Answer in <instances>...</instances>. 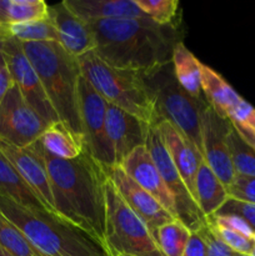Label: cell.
Returning a JSON list of instances; mask_svg holds the SVG:
<instances>
[{
	"label": "cell",
	"mask_w": 255,
	"mask_h": 256,
	"mask_svg": "<svg viewBox=\"0 0 255 256\" xmlns=\"http://www.w3.org/2000/svg\"><path fill=\"white\" fill-rule=\"evenodd\" d=\"M30 146L44 160L58 215L105 244L106 169L86 148L76 159L64 160L50 155L39 140Z\"/></svg>",
	"instance_id": "cell-1"
},
{
	"label": "cell",
	"mask_w": 255,
	"mask_h": 256,
	"mask_svg": "<svg viewBox=\"0 0 255 256\" xmlns=\"http://www.w3.org/2000/svg\"><path fill=\"white\" fill-rule=\"evenodd\" d=\"M96 42L95 52L110 66L146 74L172 62L179 39L178 28L150 19L88 22Z\"/></svg>",
	"instance_id": "cell-2"
},
{
	"label": "cell",
	"mask_w": 255,
	"mask_h": 256,
	"mask_svg": "<svg viewBox=\"0 0 255 256\" xmlns=\"http://www.w3.org/2000/svg\"><path fill=\"white\" fill-rule=\"evenodd\" d=\"M0 212L44 256H112L106 245L59 215L28 209L2 195Z\"/></svg>",
	"instance_id": "cell-3"
},
{
	"label": "cell",
	"mask_w": 255,
	"mask_h": 256,
	"mask_svg": "<svg viewBox=\"0 0 255 256\" xmlns=\"http://www.w3.org/2000/svg\"><path fill=\"white\" fill-rule=\"evenodd\" d=\"M22 46L60 122L74 134L82 136L79 106L82 70L76 58L65 52L59 42H22Z\"/></svg>",
	"instance_id": "cell-4"
},
{
	"label": "cell",
	"mask_w": 255,
	"mask_h": 256,
	"mask_svg": "<svg viewBox=\"0 0 255 256\" xmlns=\"http://www.w3.org/2000/svg\"><path fill=\"white\" fill-rule=\"evenodd\" d=\"M78 62L82 78L109 104L134 115L149 126L162 122L140 72L110 66L95 52L82 55Z\"/></svg>",
	"instance_id": "cell-5"
},
{
	"label": "cell",
	"mask_w": 255,
	"mask_h": 256,
	"mask_svg": "<svg viewBox=\"0 0 255 256\" xmlns=\"http://www.w3.org/2000/svg\"><path fill=\"white\" fill-rule=\"evenodd\" d=\"M142 76L162 120L176 128L202 155V115L209 105L206 99L192 96L180 86L174 75L172 62L142 74Z\"/></svg>",
	"instance_id": "cell-6"
},
{
	"label": "cell",
	"mask_w": 255,
	"mask_h": 256,
	"mask_svg": "<svg viewBox=\"0 0 255 256\" xmlns=\"http://www.w3.org/2000/svg\"><path fill=\"white\" fill-rule=\"evenodd\" d=\"M105 244L110 254L164 256L145 222L124 202L108 176Z\"/></svg>",
	"instance_id": "cell-7"
},
{
	"label": "cell",
	"mask_w": 255,
	"mask_h": 256,
	"mask_svg": "<svg viewBox=\"0 0 255 256\" xmlns=\"http://www.w3.org/2000/svg\"><path fill=\"white\" fill-rule=\"evenodd\" d=\"M145 146L152 155V162L156 165L162 180L174 196L178 220L186 225L188 229L192 232H198L200 228L205 225L206 218L204 216L196 202L192 199V194L182 182L176 166L172 162V156L166 149V145H165L162 134L159 132L158 124L152 125L148 130Z\"/></svg>",
	"instance_id": "cell-8"
},
{
	"label": "cell",
	"mask_w": 255,
	"mask_h": 256,
	"mask_svg": "<svg viewBox=\"0 0 255 256\" xmlns=\"http://www.w3.org/2000/svg\"><path fill=\"white\" fill-rule=\"evenodd\" d=\"M79 106L86 150L105 169L116 166L114 150L106 132L108 102L82 75L79 82Z\"/></svg>",
	"instance_id": "cell-9"
},
{
	"label": "cell",
	"mask_w": 255,
	"mask_h": 256,
	"mask_svg": "<svg viewBox=\"0 0 255 256\" xmlns=\"http://www.w3.org/2000/svg\"><path fill=\"white\" fill-rule=\"evenodd\" d=\"M48 126L14 85L0 104V140L25 149L39 140Z\"/></svg>",
	"instance_id": "cell-10"
},
{
	"label": "cell",
	"mask_w": 255,
	"mask_h": 256,
	"mask_svg": "<svg viewBox=\"0 0 255 256\" xmlns=\"http://www.w3.org/2000/svg\"><path fill=\"white\" fill-rule=\"evenodd\" d=\"M2 58L25 102L49 125L60 122L39 75L22 50V42L14 38L8 39L2 49Z\"/></svg>",
	"instance_id": "cell-11"
},
{
	"label": "cell",
	"mask_w": 255,
	"mask_h": 256,
	"mask_svg": "<svg viewBox=\"0 0 255 256\" xmlns=\"http://www.w3.org/2000/svg\"><path fill=\"white\" fill-rule=\"evenodd\" d=\"M230 129L229 119L220 116L210 105L205 108L202 115V158L226 188L235 178L228 145Z\"/></svg>",
	"instance_id": "cell-12"
},
{
	"label": "cell",
	"mask_w": 255,
	"mask_h": 256,
	"mask_svg": "<svg viewBox=\"0 0 255 256\" xmlns=\"http://www.w3.org/2000/svg\"><path fill=\"white\" fill-rule=\"evenodd\" d=\"M106 174L116 188L120 196L129 205L130 209L145 222L154 239L156 238L158 230L162 225L175 219L158 200H155L149 192L140 188L120 166L116 165L106 169Z\"/></svg>",
	"instance_id": "cell-13"
},
{
	"label": "cell",
	"mask_w": 255,
	"mask_h": 256,
	"mask_svg": "<svg viewBox=\"0 0 255 256\" xmlns=\"http://www.w3.org/2000/svg\"><path fill=\"white\" fill-rule=\"evenodd\" d=\"M0 150L8 158V160L14 165L18 172L26 182V184L46 205L50 212L58 215L54 204V196H52V182H50L44 160L40 158V155L32 146L22 149V148L8 144L2 140H0Z\"/></svg>",
	"instance_id": "cell-14"
},
{
	"label": "cell",
	"mask_w": 255,
	"mask_h": 256,
	"mask_svg": "<svg viewBox=\"0 0 255 256\" xmlns=\"http://www.w3.org/2000/svg\"><path fill=\"white\" fill-rule=\"evenodd\" d=\"M140 188L149 192L155 200L160 202L175 219L176 216V205L172 192L162 180L156 165L152 162V155L146 146L136 148L122 164L119 165Z\"/></svg>",
	"instance_id": "cell-15"
},
{
	"label": "cell",
	"mask_w": 255,
	"mask_h": 256,
	"mask_svg": "<svg viewBox=\"0 0 255 256\" xmlns=\"http://www.w3.org/2000/svg\"><path fill=\"white\" fill-rule=\"evenodd\" d=\"M149 128L134 115L108 102L106 132L118 166L136 148L145 145Z\"/></svg>",
	"instance_id": "cell-16"
},
{
	"label": "cell",
	"mask_w": 255,
	"mask_h": 256,
	"mask_svg": "<svg viewBox=\"0 0 255 256\" xmlns=\"http://www.w3.org/2000/svg\"><path fill=\"white\" fill-rule=\"evenodd\" d=\"M49 18L59 36V44L74 58L95 52L96 42L92 28L85 20L78 16L66 2H62L49 6Z\"/></svg>",
	"instance_id": "cell-17"
},
{
	"label": "cell",
	"mask_w": 255,
	"mask_h": 256,
	"mask_svg": "<svg viewBox=\"0 0 255 256\" xmlns=\"http://www.w3.org/2000/svg\"><path fill=\"white\" fill-rule=\"evenodd\" d=\"M158 128H159V132L166 145L168 152H169L172 162L176 166L182 182L186 185L192 199L196 202L195 180H196L198 172H199L200 164L202 162L204 158L195 148V145L189 139H186L176 128L172 126L169 122L162 120L158 122Z\"/></svg>",
	"instance_id": "cell-18"
},
{
	"label": "cell",
	"mask_w": 255,
	"mask_h": 256,
	"mask_svg": "<svg viewBox=\"0 0 255 256\" xmlns=\"http://www.w3.org/2000/svg\"><path fill=\"white\" fill-rule=\"evenodd\" d=\"M65 2L86 22L149 19L134 0H65Z\"/></svg>",
	"instance_id": "cell-19"
},
{
	"label": "cell",
	"mask_w": 255,
	"mask_h": 256,
	"mask_svg": "<svg viewBox=\"0 0 255 256\" xmlns=\"http://www.w3.org/2000/svg\"><path fill=\"white\" fill-rule=\"evenodd\" d=\"M0 195L14 200L28 209L49 212L46 205L42 202L34 190L26 184L14 165L0 150Z\"/></svg>",
	"instance_id": "cell-20"
},
{
	"label": "cell",
	"mask_w": 255,
	"mask_h": 256,
	"mask_svg": "<svg viewBox=\"0 0 255 256\" xmlns=\"http://www.w3.org/2000/svg\"><path fill=\"white\" fill-rule=\"evenodd\" d=\"M202 92L208 104L225 119H228L229 112L242 99L219 72L202 62Z\"/></svg>",
	"instance_id": "cell-21"
},
{
	"label": "cell",
	"mask_w": 255,
	"mask_h": 256,
	"mask_svg": "<svg viewBox=\"0 0 255 256\" xmlns=\"http://www.w3.org/2000/svg\"><path fill=\"white\" fill-rule=\"evenodd\" d=\"M196 202L205 218L214 215L224 205L229 195L226 186L220 182L209 165L202 160L195 180Z\"/></svg>",
	"instance_id": "cell-22"
},
{
	"label": "cell",
	"mask_w": 255,
	"mask_h": 256,
	"mask_svg": "<svg viewBox=\"0 0 255 256\" xmlns=\"http://www.w3.org/2000/svg\"><path fill=\"white\" fill-rule=\"evenodd\" d=\"M39 142L50 155L64 160L76 159L85 150L84 138L74 134L62 122L49 125Z\"/></svg>",
	"instance_id": "cell-23"
},
{
	"label": "cell",
	"mask_w": 255,
	"mask_h": 256,
	"mask_svg": "<svg viewBox=\"0 0 255 256\" xmlns=\"http://www.w3.org/2000/svg\"><path fill=\"white\" fill-rule=\"evenodd\" d=\"M172 69L180 86L194 98L204 96L202 92V62L179 42L172 50Z\"/></svg>",
	"instance_id": "cell-24"
},
{
	"label": "cell",
	"mask_w": 255,
	"mask_h": 256,
	"mask_svg": "<svg viewBox=\"0 0 255 256\" xmlns=\"http://www.w3.org/2000/svg\"><path fill=\"white\" fill-rule=\"evenodd\" d=\"M190 236L192 232L186 225L174 219L158 230L155 240L164 256H182Z\"/></svg>",
	"instance_id": "cell-25"
},
{
	"label": "cell",
	"mask_w": 255,
	"mask_h": 256,
	"mask_svg": "<svg viewBox=\"0 0 255 256\" xmlns=\"http://www.w3.org/2000/svg\"><path fill=\"white\" fill-rule=\"evenodd\" d=\"M9 32L20 42H59V36L50 18L35 22L9 24Z\"/></svg>",
	"instance_id": "cell-26"
},
{
	"label": "cell",
	"mask_w": 255,
	"mask_h": 256,
	"mask_svg": "<svg viewBox=\"0 0 255 256\" xmlns=\"http://www.w3.org/2000/svg\"><path fill=\"white\" fill-rule=\"evenodd\" d=\"M0 246L12 256H44L24 235L0 212Z\"/></svg>",
	"instance_id": "cell-27"
},
{
	"label": "cell",
	"mask_w": 255,
	"mask_h": 256,
	"mask_svg": "<svg viewBox=\"0 0 255 256\" xmlns=\"http://www.w3.org/2000/svg\"><path fill=\"white\" fill-rule=\"evenodd\" d=\"M228 145L235 174L242 176H255L254 149L242 140L232 125L228 135Z\"/></svg>",
	"instance_id": "cell-28"
},
{
	"label": "cell",
	"mask_w": 255,
	"mask_h": 256,
	"mask_svg": "<svg viewBox=\"0 0 255 256\" xmlns=\"http://www.w3.org/2000/svg\"><path fill=\"white\" fill-rule=\"evenodd\" d=\"M8 24L35 22L49 18V5L42 0H5Z\"/></svg>",
	"instance_id": "cell-29"
},
{
	"label": "cell",
	"mask_w": 255,
	"mask_h": 256,
	"mask_svg": "<svg viewBox=\"0 0 255 256\" xmlns=\"http://www.w3.org/2000/svg\"><path fill=\"white\" fill-rule=\"evenodd\" d=\"M139 9L155 24L162 26H179L178 0H134Z\"/></svg>",
	"instance_id": "cell-30"
},
{
	"label": "cell",
	"mask_w": 255,
	"mask_h": 256,
	"mask_svg": "<svg viewBox=\"0 0 255 256\" xmlns=\"http://www.w3.org/2000/svg\"><path fill=\"white\" fill-rule=\"evenodd\" d=\"M228 119L236 132L255 135V108L246 100H240L229 112Z\"/></svg>",
	"instance_id": "cell-31"
},
{
	"label": "cell",
	"mask_w": 255,
	"mask_h": 256,
	"mask_svg": "<svg viewBox=\"0 0 255 256\" xmlns=\"http://www.w3.org/2000/svg\"><path fill=\"white\" fill-rule=\"evenodd\" d=\"M210 225H212V229L215 230L218 236L222 239V242H224L225 245H228V246H229L232 252H236V254L250 255L252 252V250L255 249L254 239H249V238L244 236V235L239 234V232H232V230L225 229V228L215 226V225L212 224Z\"/></svg>",
	"instance_id": "cell-32"
},
{
	"label": "cell",
	"mask_w": 255,
	"mask_h": 256,
	"mask_svg": "<svg viewBox=\"0 0 255 256\" xmlns=\"http://www.w3.org/2000/svg\"><path fill=\"white\" fill-rule=\"evenodd\" d=\"M215 214L235 215V216H239L240 219H242L245 222H248V224L250 225V228L255 232V204L232 199V198H228V200L224 202V205H222Z\"/></svg>",
	"instance_id": "cell-33"
},
{
	"label": "cell",
	"mask_w": 255,
	"mask_h": 256,
	"mask_svg": "<svg viewBox=\"0 0 255 256\" xmlns=\"http://www.w3.org/2000/svg\"><path fill=\"white\" fill-rule=\"evenodd\" d=\"M229 198L255 204V176L235 174L232 184L226 188Z\"/></svg>",
	"instance_id": "cell-34"
},
{
	"label": "cell",
	"mask_w": 255,
	"mask_h": 256,
	"mask_svg": "<svg viewBox=\"0 0 255 256\" xmlns=\"http://www.w3.org/2000/svg\"><path fill=\"white\" fill-rule=\"evenodd\" d=\"M198 232L202 235V238L206 242L208 252L206 256H234L236 252H232L228 245H225L222 242L219 236L216 235L215 230L212 229V225L209 222H205L202 228H200Z\"/></svg>",
	"instance_id": "cell-35"
},
{
	"label": "cell",
	"mask_w": 255,
	"mask_h": 256,
	"mask_svg": "<svg viewBox=\"0 0 255 256\" xmlns=\"http://www.w3.org/2000/svg\"><path fill=\"white\" fill-rule=\"evenodd\" d=\"M208 246L206 242L199 232H192L189 242H188L186 249L182 256H206Z\"/></svg>",
	"instance_id": "cell-36"
},
{
	"label": "cell",
	"mask_w": 255,
	"mask_h": 256,
	"mask_svg": "<svg viewBox=\"0 0 255 256\" xmlns=\"http://www.w3.org/2000/svg\"><path fill=\"white\" fill-rule=\"evenodd\" d=\"M14 80H12V74L9 72L6 62H5L4 58L0 60V104L4 100L5 95L8 94L10 89L14 86Z\"/></svg>",
	"instance_id": "cell-37"
},
{
	"label": "cell",
	"mask_w": 255,
	"mask_h": 256,
	"mask_svg": "<svg viewBox=\"0 0 255 256\" xmlns=\"http://www.w3.org/2000/svg\"><path fill=\"white\" fill-rule=\"evenodd\" d=\"M10 38L12 36L9 32V24H0V60L2 59V49H4L5 42Z\"/></svg>",
	"instance_id": "cell-38"
},
{
	"label": "cell",
	"mask_w": 255,
	"mask_h": 256,
	"mask_svg": "<svg viewBox=\"0 0 255 256\" xmlns=\"http://www.w3.org/2000/svg\"><path fill=\"white\" fill-rule=\"evenodd\" d=\"M235 130H236V129H235ZM239 135L242 138V140H244V142H246V144H249L250 146H252V149H254V152H255V135L242 134V132H239Z\"/></svg>",
	"instance_id": "cell-39"
},
{
	"label": "cell",
	"mask_w": 255,
	"mask_h": 256,
	"mask_svg": "<svg viewBox=\"0 0 255 256\" xmlns=\"http://www.w3.org/2000/svg\"><path fill=\"white\" fill-rule=\"evenodd\" d=\"M0 24H8L5 16V0H0Z\"/></svg>",
	"instance_id": "cell-40"
},
{
	"label": "cell",
	"mask_w": 255,
	"mask_h": 256,
	"mask_svg": "<svg viewBox=\"0 0 255 256\" xmlns=\"http://www.w3.org/2000/svg\"><path fill=\"white\" fill-rule=\"evenodd\" d=\"M0 256H12V255L9 254V252H8L4 248L0 246Z\"/></svg>",
	"instance_id": "cell-41"
},
{
	"label": "cell",
	"mask_w": 255,
	"mask_h": 256,
	"mask_svg": "<svg viewBox=\"0 0 255 256\" xmlns=\"http://www.w3.org/2000/svg\"><path fill=\"white\" fill-rule=\"evenodd\" d=\"M112 256H130V255H125V254H114Z\"/></svg>",
	"instance_id": "cell-42"
},
{
	"label": "cell",
	"mask_w": 255,
	"mask_h": 256,
	"mask_svg": "<svg viewBox=\"0 0 255 256\" xmlns=\"http://www.w3.org/2000/svg\"><path fill=\"white\" fill-rule=\"evenodd\" d=\"M249 256H255V249H254V250H252V254H250Z\"/></svg>",
	"instance_id": "cell-43"
},
{
	"label": "cell",
	"mask_w": 255,
	"mask_h": 256,
	"mask_svg": "<svg viewBox=\"0 0 255 256\" xmlns=\"http://www.w3.org/2000/svg\"><path fill=\"white\" fill-rule=\"evenodd\" d=\"M234 256H249V255H242V254H235Z\"/></svg>",
	"instance_id": "cell-44"
},
{
	"label": "cell",
	"mask_w": 255,
	"mask_h": 256,
	"mask_svg": "<svg viewBox=\"0 0 255 256\" xmlns=\"http://www.w3.org/2000/svg\"><path fill=\"white\" fill-rule=\"evenodd\" d=\"M254 240H255V236H254Z\"/></svg>",
	"instance_id": "cell-45"
}]
</instances>
